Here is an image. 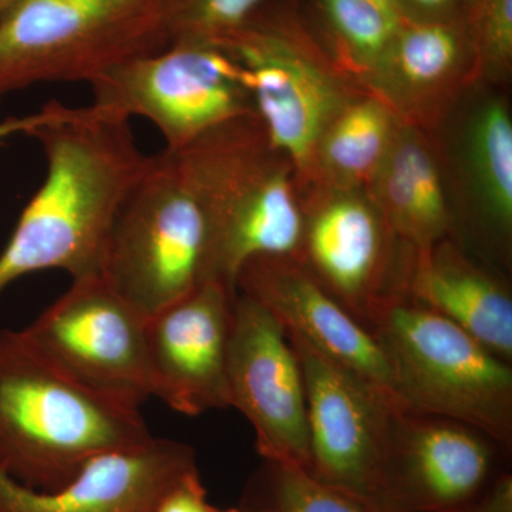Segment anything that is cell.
<instances>
[{
    "instance_id": "obj_21",
    "label": "cell",
    "mask_w": 512,
    "mask_h": 512,
    "mask_svg": "<svg viewBox=\"0 0 512 512\" xmlns=\"http://www.w3.org/2000/svg\"><path fill=\"white\" fill-rule=\"evenodd\" d=\"M464 156L485 224L507 244L512 232V119L505 101L491 99L474 111Z\"/></svg>"
},
{
    "instance_id": "obj_27",
    "label": "cell",
    "mask_w": 512,
    "mask_h": 512,
    "mask_svg": "<svg viewBox=\"0 0 512 512\" xmlns=\"http://www.w3.org/2000/svg\"><path fill=\"white\" fill-rule=\"evenodd\" d=\"M460 512H512V474L500 471L483 493Z\"/></svg>"
},
{
    "instance_id": "obj_9",
    "label": "cell",
    "mask_w": 512,
    "mask_h": 512,
    "mask_svg": "<svg viewBox=\"0 0 512 512\" xmlns=\"http://www.w3.org/2000/svg\"><path fill=\"white\" fill-rule=\"evenodd\" d=\"M23 330L43 356L84 386L138 406L153 397L146 319L103 276L72 279Z\"/></svg>"
},
{
    "instance_id": "obj_30",
    "label": "cell",
    "mask_w": 512,
    "mask_h": 512,
    "mask_svg": "<svg viewBox=\"0 0 512 512\" xmlns=\"http://www.w3.org/2000/svg\"><path fill=\"white\" fill-rule=\"evenodd\" d=\"M377 8L382 9L384 13L390 16V18L396 20H404L402 5L400 0H369Z\"/></svg>"
},
{
    "instance_id": "obj_17",
    "label": "cell",
    "mask_w": 512,
    "mask_h": 512,
    "mask_svg": "<svg viewBox=\"0 0 512 512\" xmlns=\"http://www.w3.org/2000/svg\"><path fill=\"white\" fill-rule=\"evenodd\" d=\"M474 82L473 47L456 26L441 20H403L360 84L400 123L427 133L446 116L461 90Z\"/></svg>"
},
{
    "instance_id": "obj_31",
    "label": "cell",
    "mask_w": 512,
    "mask_h": 512,
    "mask_svg": "<svg viewBox=\"0 0 512 512\" xmlns=\"http://www.w3.org/2000/svg\"><path fill=\"white\" fill-rule=\"evenodd\" d=\"M18 2V0H0V16L6 12L13 5V3Z\"/></svg>"
},
{
    "instance_id": "obj_18",
    "label": "cell",
    "mask_w": 512,
    "mask_h": 512,
    "mask_svg": "<svg viewBox=\"0 0 512 512\" xmlns=\"http://www.w3.org/2000/svg\"><path fill=\"white\" fill-rule=\"evenodd\" d=\"M403 298L443 316L505 362L512 363V296L450 237L412 249Z\"/></svg>"
},
{
    "instance_id": "obj_19",
    "label": "cell",
    "mask_w": 512,
    "mask_h": 512,
    "mask_svg": "<svg viewBox=\"0 0 512 512\" xmlns=\"http://www.w3.org/2000/svg\"><path fill=\"white\" fill-rule=\"evenodd\" d=\"M366 192L407 247L423 249L450 237L443 173L426 131L400 123Z\"/></svg>"
},
{
    "instance_id": "obj_5",
    "label": "cell",
    "mask_w": 512,
    "mask_h": 512,
    "mask_svg": "<svg viewBox=\"0 0 512 512\" xmlns=\"http://www.w3.org/2000/svg\"><path fill=\"white\" fill-rule=\"evenodd\" d=\"M370 330L407 410L470 424L511 448L512 363L406 298L387 303Z\"/></svg>"
},
{
    "instance_id": "obj_2",
    "label": "cell",
    "mask_w": 512,
    "mask_h": 512,
    "mask_svg": "<svg viewBox=\"0 0 512 512\" xmlns=\"http://www.w3.org/2000/svg\"><path fill=\"white\" fill-rule=\"evenodd\" d=\"M153 437L141 406L66 375L25 330H0V470L13 480L59 490L92 458Z\"/></svg>"
},
{
    "instance_id": "obj_25",
    "label": "cell",
    "mask_w": 512,
    "mask_h": 512,
    "mask_svg": "<svg viewBox=\"0 0 512 512\" xmlns=\"http://www.w3.org/2000/svg\"><path fill=\"white\" fill-rule=\"evenodd\" d=\"M471 47L474 76L503 79L512 63V0H478Z\"/></svg>"
},
{
    "instance_id": "obj_10",
    "label": "cell",
    "mask_w": 512,
    "mask_h": 512,
    "mask_svg": "<svg viewBox=\"0 0 512 512\" xmlns=\"http://www.w3.org/2000/svg\"><path fill=\"white\" fill-rule=\"evenodd\" d=\"M302 198L305 268L363 326L403 298L410 249L387 225L365 190L312 188Z\"/></svg>"
},
{
    "instance_id": "obj_7",
    "label": "cell",
    "mask_w": 512,
    "mask_h": 512,
    "mask_svg": "<svg viewBox=\"0 0 512 512\" xmlns=\"http://www.w3.org/2000/svg\"><path fill=\"white\" fill-rule=\"evenodd\" d=\"M244 69L256 117L274 150L288 158L299 187L311 188L318 144L355 99V80L312 46L258 18L218 43Z\"/></svg>"
},
{
    "instance_id": "obj_28",
    "label": "cell",
    "mask_w": 512,
    "mask_h": 512,
    "mask_svg": "<svg viewBox=\"0 0 512 512\" xmlns=\"http://www.w3.org/2000/svg\"><path fill=\"white\" fill-rule=\"evenodd\" d=\"M50 113H52V101L28 116L8 117V119L0 120V147L6 146L13 137L28 136L33 128L49 119Z\"/></svg>"
},
{
    "instance_id": "obj_12",
    "label": "cell",
    "mask_w": 512,
    "mask_h": 512,
    "mask_svg": "<svg viewBox=\"0 0 512 512\" xmlns=\"http://www.w3.org/2000/svg\"><path fill=\"white\" fill-rule=\"evenodd\" d=\"M229 407L255 431L264 461L308 470L305 377L284 326L261 303L237 292L228 346Z\"/></svg>"
},
{
    "instance_id": "obj_16",
    "label": "cell",
    "mask_w": 512,
    "mask_h": 512,
    "mask_svg": "<svg viewBox=\"0 0 512 512\" xmlns=\"http://www.w3.org/2000/svg\"><path fill=\"white\" fill-rule=\"evenodd\" d=\"M194 471V448L153 437L92 458L55 491L32 490L0 470V512H153L161 497Z\"/></svg>"
},
{
    "instance_id": "obj_20",
    "label": "cell",
    "mask_w": 512,
    "mask_h": 512,
    "mask_svg": "<svg viewBox=\"0 0 512 512\" xmlns=\"http://www.w3.org/2000/svg\"><path fill=\"white\" fill-rule=\"evenodd\" d=\"M400 121L372 93L349 101L320 138L315 157L316 187L365 190L389 153Z\"/></svg>"
},
{
    "instance_id": "obj_8",
    "label": "cell",
    "mask_w": 512,
    "mask_h": 512,
    "mask_svg": "<svg viewBox=\"0 0 512 512\" xmlns=\"http://www.w3.org/2000/svg\"><path fill=\"white\" fill-rule=\"evenodd\" d=\"M92 104L151 121L165 150H181L212 128L255 114L244 69L221 47L171 43L113 67L89 83Z\"/></svg>"
},
{
    "instance_id": "obj_29",
    "label": "cell",
    "mask_w": 512,
    "mask_h": 512,
    "mask_svg": "<svg viewBox=\"0 0 512 512\" xmlns=\"http://www.w3.org/2000/svg\"><path fill=\"white\" fill-rule=\"evenodd\" d=\"M407 2L412 3L414 8L423 10V12L439 15V13L453 8L457 0H407ZM400 5H402V0H400Z\"/></svg>"
},
{
    "instance_id": "obj_11",
    "label": "cell",
    "mask_w": 512,
    "mask_h": 512,
    "mask_svg": "<svg viewBox=\"0 0 512 512\" xmlns=\"http://www.w3.org/2000/svg\"><path fill=\"white\" fill-rule=\"evenodd\" d=\"M286 335L305 377L309 473L377 510L390 427L399 410L301 336Z\"/></svg>"
},
{
    "instance_id": "obj_6",
    "label": "cell",
    "mask_w": 512,
    "mask_h": 512,
    "mask_svg": "<svg viewBox=\"0 0 512 512\" xmlns=\"http://www.w3.org/2000/svg\"><path fill=\"white\" fill-rule=\"evenodd\" d=\"M207 249L204 212L164 150L121 205L101 276L148 319L204 284Z\"/></svg>"
},
{
    "instance_id": "obj_15",
    "label": "cell",
    "mask_w": 512,
    "mask_h": 512,
    "mask_svg": "<svg viewBox=\"0 0 512 512\" xmlns=\"http://www.w3.org/2000/svg\"><path fill=\"white\" fill-rule=\"evenodd\" d=\"M237 292L261 303L281 322L343 369L382 394L397 410L403 406L392 367L372 330L363 326L313 278L301 259L261 256L239 271Z\"/></svg>"
},
{
    "instance_id": "obj_24",
    "label": "cell",
    "mask_w": 512,
    "mask_h": 512,
    "mask_svg": "<svg viewBox=\"0 0 512 512\" xmlns=\"http://www.w3.org/2000/svg\"><path fill=\"white\" fill-rule=\"evenodd\" d=\"M266 0H171V43L217 46L259 13Z\"/></svg>"
},
{
    "instance_id": "obj_14",
    "label": "cell",
    "mask_w": 512,
    "mask_h": 512,
    "mask_svg": "<svg viewBox=\"0 0 512 512\" xmlns=\"http://www.w3.org/2000/svg\"><path fill=\"white\" fill-rule=\"evenodd\" d=\"M237 293L204 282L146 319L151 394L184 416L229 409L228 346Z\"/></svg>"
},
{
    "instance_id": "obj_13",
    "label": "cell",
    "mask_w": 512,
    "mask_h": 512,
    "mask_svg": "<svg viewBox=\"0 0 512 512\" xmlns=\"http://www.w3.org/2000/svg\"><path fill=\"white\" fill-rule=\"evenodd\" d=\"M505 450L484 431L434 414H393L380 512H460L500 473Z\"/></svg>"
},
{
    "instance_id": "obj_22",
    "label": "cell",
    "mask_w": 512,
    "mask_h": 512,
    "mask_svg": "<svg viewBox=\"0 0 512 512\" xmlns=\"http://www.w3.org/2000/svg\"><path fill=\"white\" fill-rule=\"evenodd\" d=\"M245 508L262 512H379L316 480L298 464L265 461L245 494Z\"/></svg>"
},
{
    "instance_id": "obj_1",
    "label": "cell",
    "mask_w": 512,
    "mask_h": 512,
    "mask_svg": "<svg viewBox=\"0 0 512 512\" xmlns=\"http://www.w3.org/2000/svg\"><path fill=\"white\" fill-rule=\"evenodd\" d=\"M28 137L45 154V180L0 252V293L47 269L72 279L101 275L121 205L151 160L138 147L131 120L94 104L52 100L49 119Z\"/></svg>"
},
{
    "instance_id": "obj_4",
    "label": "cell",
    "mask_w": 512,
    "mask_h": 512,
    "mask_svg": "<svg viewBox=\"0 0 512 512\" xmlns=\"http://www.w3.org/2000/svg\"><path fill=\"white\" fill-rule=\"evenodd\" d=\"M171 0H18L0 16V103L40 83L89 84L171 45Z\"/></svg>"
},
{
    "instance_id": "obj_26",
    "label": "cell",
    "mask_w": 512,
    "mask_h": 512,
    "mask_svg": "<svg viewBox=\"0 0 512 512\" xmlns=\"http://www.w3.org/2000/svg\"><path fill=\"white\" fill-rule=\"evenodd\" d=\"M208 493L202 484L200 471L188 474L178 481L158 501L153 512H214Z\"/></svg>"
},
{
    "instance_id": "obj_23",
    "label": "cell",
    "mask_w": 512,
    "mask_h": 512,
    "mask_svg": "<svg viewBox=\"0 0 512 512\" xmlns=\"http://www.w3.org/2000/svg\"><path fill=\"white\" fill-rule=\"evenodd\" d=\"M326 18L339 40V66L362 82L379 62L403 20L390 18L369 0H322Z\"/></svg>"
},
{
    "instance_id": "obj_3",
    "label": "cell",
    "mask_w": 512,
    "mask_h": 512,
    "mask_svg": "<svg viewBox=\"0 0 512 512\" xmlns=\"http://www.w3.org/2000/svg\"><path fill=\"white\" fill-rule=\"evenodd\" d=\"M168 153L207 221L204 282L237 293L239 271L251 259L299 258L305 231L301 187L256 114L221 124Z\"/></svg>"
},
{
    "instance_id": "obj_32",
    "label": "cell",
    "mask_w": 512,
    "mask_h": 512,
    "mask_svg": "<svg viewBox=\"0 0 512 512\" xmlns=\"http://www.w3.org/2000/svg\"><path fill=\"white\" fill-rule=\"evenodd\" d=\"M214 512H262V511L252 510V508L242 507V508H229V510H225V511L217 510V508H215Z\"/></svg>"
}]
</instances>
